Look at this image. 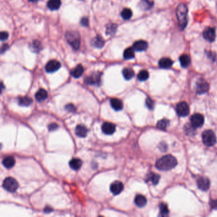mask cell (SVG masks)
I'll return each mask as SVG.
<instances>
[{
	"mask_svg": "<svg viewBox=\"0 0 217 217\" xmlns=\"http://www.w3.org/2000/svg\"><path fill=\"white\" fill-rule=\"evenodd\" d=\"M177 165L176 159L171 155H167L158 159L156 163V168L161 171H169Z\"/></svg>",
	"mask_w": 217,
	"mask_h": 217,
	"instance_id": "6da1fadb",
	"label": "cell"
},
{
	"mask_svg": "<svg viewBox=\"0 0 217 217\" xmlns=\"http://www.w3.org/2000/svg\"><path fill=\"white\" fill-rule=\"evenodd\" d=\"M187 13L188 8L186 5L184 3L180 4L176 10V18L179 26L182 29L186 28L187 24Z\"/></svg>",
	"mask_w": 217,
	"mask_h": 217,
	"instance_id": "7a4b0ae2",
	"label": "cell"
},
{
	"mask_svg": "<svg viewBox=\"0 0 217 217\" xmlns=\"http://www.w3.org/2000/svg\"><path fill=\"white\" fill-rule=\"evenodd\" d=\"M65 38L67 42L75 50H78L80 48L81 38L78 32L68 31L65 34Z\"/></svg>",
	"mask_w": 217,
	"mask_h": 217,
	"instance_id": "3957f363",
	"label": "cell"
},
{
	"mask_svg": "<svg viewBox=\"0 0 217 217\" xmlns=\"http://www.w3.org/2000/svg\"><path fill=\"white\" fill-rule=\"evenodd\" d=\"M203 141L205 145L208 147H212L216 142V138L215 134L211 130H206L202 134Z\"/></svg>",
	"mask_w": 217,
	"mask_h": 217,
	"instance_id": "277c9868",
	"label": "cell"
},
{
	"mask_svg": "<svg viewBox=\"0 0 217 217\" xmlns=\"http://www.w3.org/2000/svg\"><path fill=\"white\" fill-rule=\"evenodd\" d=\"M3 188L10 192H15L19 187V184L17 180L12 177H7L3 183Z\"/></svg>",
	"mask_w": 217,
	"mask_h": 217,
	"instance_id": "5b68a950",
	"label": "cell"
},
{
	"mask_svg": "<svg viewBox=\"0 0 217 217\" xmlns=\"http://www.w3.org/2000/svg\"><path fill=\"white\" fill-rule=\"evenodd\" d=\"M176 112L180 117H186L190 112V108L186 102H180L176 106Z\"/></svg>",
	"mask_w": 217,
	"mask_h": 217,
	"instance_id": "8992f818",
	"label": "cell"
},
{
	"mask_svg": "<svg viewBox=\"0 0 217 217\" xmlns=\"http://www.w3.org/2000/svg\"><path fill=\"white\" fill-rule=\"evenodd\" d=\"M205 122L204 116L200 114H196L193 115L190 118L191 125L193 128H200L203 125Z\"/></svg>",
	"mask_w": 217,
	"mask_h": 217,
	"instance_id": "52a82bcc",
	"label": "cell"
},
{
	"mask_svg": "<svg viewBox=\"0 0 217 217\" xmlns=\"http://www.w3.org/2000/svg\"><path fill=\"white\" fill-rule=\"evenodd\" d=\"M101 79V73L99 72L93 73L91 76L88 77L84 79V82L88 85H99Z\"/></svg>",
	"mask_w": 217,
	"mask_h": 217,
	"instance_id": "ba28073f",
	"label": "cell"
},
{
	"mask_svg": "<svg viewBox=\"0 0 217 217\" xmlns=\"http://www.w3.org/2000/svg\"><path fill=\"white\" fill-rule=\"evenodd\" d=\"M61 66L60 63L57 60H51L47 63L45 69L48 73H53L57 71Z\"/></svg>",
	"mask_w": 217,
	"mask_h": 217,
	"instance_id": "9c48e42d",
	"label": "cell"
},
{
	"mask_svg": "<svg viewBox=\"0 0 217 217\" xmlns=\"http://www.w3.org/2000/svg\"><path fill=\"white\" fill-rule=\"evenodd\" d=\"M102 130L105 134L111 135L116 131V125L111 122H104L102 125Z\"/></svg>",
	"mask_w": 217,
	"mask_h": 217,
	"instance_id": "30bf717a",
	"label": "cell"
},
{
	"mask_svg": "<svg viewBox=\"0 0 217 217\" xmlns=\"http://www.w3.org/2000/svg\"><path fill=\"white\" fill-rule=\"evenodd\" d=\"M197 184L198 187L201 190L206 191L210 188V181L206 177H200L197 179Z\"/></svg>",
	"mask_w": 217,
	"mask_h": 217,
	"instance_id": "8fae6325",
	"label": "cell"
},
{
	"mask_svg": "<svg viewBox=\"0 0 217 217\" xmlns=\"http://www.w3.org/2000/svg\"><path fill=\"white\" fill-rule=\"evenodd\" d=\"M215 29L213 28H207L203 32V37L208 42H212L215 39Z\"/></svg>",
	"mask_w": 217,
	"mask_h": 217,
	"instance_id": "7c38bea8",
	"label": "cell"
},
{
	"mask_svg": "<svg viewBox=\"0 0 217 217\" xmlns=\"http://www.w3.org/2000/svg\"><path fill=\"white\" fill-rule=\"evenodd\" d=\"M209 89L208 83L204 80H199L197 83V93L200 94L206 93Z\"/></svg>",
	"mask_w": 217,
	"mask_h": 217,
	"instance_id": "4fadbf2b",
	"label": "cell"
},
{
	"mask_svg": "<svg viewBox=\"0 0 217 217\" xmlns=\"http://www.w3.org/2000/svg\"><path fill=\"white\" fill-rule=\"evenodd\" d=\"M124 186L122 182H119V181H116V182H113L110 187L111 192L114 195H118L123 190Z\"/></svg>",
	"mask_w": 217,
	"mask_h": 217,
	"instance_id": "5bb4252c",
	"label": "cell"
},
{
	"mask_svg": "<svg viewBox=\"0 0 217 217\" xmlns=\"http://www.w3.org/2000/svg\"><path fill=\"white\" fill-rule=\"evenodd\" d=\"M135 51L137 52H142L146 50L148 48V43L143 40H138L135 42L132 47Z\"/></svg>",
	"mask_w": 217,
	"mask_h": 217,
	"instance_id": "9a60e30c",
	"label": "cell"
},
{
	"mask_svg": "<svg viewBox=\"0 0 217 217\" xmlns=\"http://www.w3.org/2000/svg\"><path fill=\"white\" fill-rule=\"evenodd\" d=\"M83 164V162L81 159L78 158H74L70 160L69 162V166L70 167L75 171L79 170Z\"/></svg>",
	"mask_w": 217,
	"mask_h": 217,
	"instance_id": "2e32d148",
	"label": "cell"
},
{
	"mask_svg": "<svg viewBox=\"0 0 217 217\" xmlns=\"http://www.w3.org/2000/svg\"><path fill=\"white\" fill-rule=\"evenodd\" d=\"M134 202L138 207L143 208L147 204V199L142 195H137L135 198Z\"/></svg>",
	"mask_w": 217,
	"mask_h": 217,
	"instance_id": "e0dca14e",
	"label": "cell"
},
{
	"mask_svg": "<svg viewBox=\"0 0 217 217\" xmlns=\"http://www.w3.org/2000/svg\"><path fill=\"white\" fill-rule=\"evenodd\" d=\"M84 68L81 64H79L76 66L70 72L71 75L74 78H80L83 73Z\"/></svg>",
	"mask_w": 217,
	"mask_h": 217,
	"instance_id": "ac0fdd59",
	"label": "cell"
},
{
	"mask_svg": "<svg viewBox=\"0 0 217 217\" xmlns=\"http://www.w3.org/2000/svg\"><path fill=\"white\" fill-rule=\"evenodd\" d=\"M88 130V129L84 125H78L76 128L75 133L80 138H84L87 136Z\"/></svg>",
	"mask_w": 217,
	"mask_h": 217,
	"instance_id": "d6986e66",
	"label": "cell"
},
{
	"mask_svg": "<svg viewBox=\"0 0 217 217\" xmlns=\"http://www.w3.org/2000/svg\"><path fill=\"white\" fill-rule=\"evenodd\" d=\"M173 61L168 58H163L159 60V66L161 68L168 69L170 68L173 65Z\"/></svg>",
	"mask_w": 217,
	"mask_h": 217,
	"instance_id": "ffe728a7",
	"label": "cell"
},
{
	"mask_svg": "<svg viewBox=\"0 0 217 217\" xmlns=\"http://www.w3.org/2000/svg\"><path fill=\"white\" fill-rule=\"evenodd\" d=\"M111 105L116 111H119L123 109V104L122 101L117 98H113L111 99Z\"/></svg>",
	"mask_w": 217,
	"mask_h": 217,
	"instance_id": "44dd1931",
	"label": "cell"
},
{
	"mask_svg": "<svg viewBox=\"0 0 217 217\" xmlns=\"http://www.w3.org/2000/svg\"><path fill=\"white\" fill-rule=\"evenodd\" d=\"M47 97H48V93L43 88L40 89L35 95V98L36 100L40 102L45 101L47 98Z\"/></svg>",
	"mask_w": 217,
	"mask_h": 217,
	"instance_id": "7402d4cb",
	"label": "cell"
},
{
	"mask_svg": "<svg viewBox=\"0 0 217 217\" xmlns=\"http://www.w3.org/2000/svg\"><path fill=\"white\" fill-rule=\"evenodd\" d=\"M61 5L60 0H49L47 6L48 8L51 10H57Z\"/></svg>",
	"mask_w": 217,
	"mask_h": 217,
	"instance_id": "603a6c76",
	"label": "cell"
},
{
	"mask_svg": "<svg viewBox=\"0 0 217 217\" xmlns=\"http://www.w3.org/2000/svg\"><path fill=\"white\" fill-rule=\"evenodd\" d=\"M3 164L7 168H12L15 164V160L13 157H7L3 160Z\"/></svg>",
	"mask_w": 217,
	"mask_h": 217,
	"instance_id": "cb8c5ba5",
	"label": "cell"
},
{
	"mask_svg": "<svg viewBox=\"0 0 217 217\" xmlns=\"http://www.w3.org/2000/svg\"><path fill=\"white\" fill-rule=\"evenodd\" d=\"M104 39L100 37V36H97L96 37H95L92 40V45L94 47L96 48H102L104 45Z\"/></svg>",
	"mask_w": 217,
	"mask_h": 217,
	"instance_id": "d4e9b609",
	"label": "cell"
},
{
	"mask_svg": "<svg viewBox=\"0 0 217 217\" xmlns=\"http://www.w3.org/2000/svg\"><path fill=\"white\" fill-rule=\"evenodd\" d=\"M123 75L126 80H131L135 76V72L131 68H126L123 70Z\"/></svg>",
	"mask_w": 217,
	"mask_h": 217,
	"instance_id": "484cf974",
	"label": "cell"
},
{
	"mask_svg": "<svg viewBox=\"0 0 217 217\" xmlns=\"http://www.w3.org/2000/svg\"><path fill=\"white\" fill-rule=\"evenodd\" d=\"M190 61H191L189 56L186 55V54H184V55L181 56L180 58V64L183 68L188 67L190 64Z\"/></svg>",
	"mask_w": 217,
	"mask_h": 217,
	"instance_id": "4316f807",
	"label": "cell"
},
{
	"mask_svg": "<svg viewBox=\"0 0 217 217\" xmlns=\"http://www.w3.org/2000/svg\"><path fill=\"white\" fill-rule=\"evenodd\" d=\"M123 57L125 59H132L135 58V50L133 48H126L123 53Z\"/></svg>",
	"mask_w": 217,
	"mask_h": 217,
	"instance_id": "83f0119b",
	"label": "cell"
},
{
	"mask_svg": "<svg viewBox=\"0 0 217 217\" xmlns=\"http://www.w3.org/2000/svg\"><path fill=\"white\" fill-rule=\"evenodd\" d=\"M160 179V176L156 173H150L147 176V180L150 181L153 185H157Z\"/></svg>",
	"mask_w": 217,
	"mask_h": 217,
	"instance_id": "f1b7e54d",
	"label": "cell"
},
{
	"mask_svg": "<svg viewBox=\"0 0 217 217\" xmlns=\"http://www.w3.org/2000/svg\"><path fill=\"white\" fill-rule=\"evenodd\" d=\"M32 103V99L29 97L25 96L19 98V104L22 106H29Z\"/></svg>",
	"mask_w": 217,
	"mask_h": 217,
	"instance_id": "f546056e",
	"label": "cell"
},
{
	"mask_svg": "<svg viewBox=\"0 0 217 217\" xmlns=\"http://www.w3.org/2000/svg\"><path fill=\"white\" fill-rule=\"evenodd\" d=\"M170 122L167 119H162L158 121L157 124V128L161 130H166L169 125Z\"/></svg>",
	"mask_w": 217,
	"mask_h": 217,
	"instance_id": "4dcf8cb0",
	"label": "cell"
},
{
	"mask_svg": "<svg viewBox=\"0 0 217 217\" xmlns=\"http://www.w3.org/2000/svg\"><path fill=\"white\" fill-rule=\"evenodd\" d=\"M149 74L147 70H141L138 74V79L140 81H146L149 78Z\"/></svg>",
	"mask_w": 217,
	"mask_h": 217,
	"instance_id": "1f68e13d",
	"label": "cell"
},
{
	"mask_svg": "<svg viewBox=\"0 0 217 217\" xmlns=\"http://www.w3.org/2000/svg\"><path fill=\"white\" fill-rule=\"evenodd\" d=\"M132 16V12L130 8H124L121 12V17L124 20H128Z\"/></svg>",
	"mask_w": 217,
	"mask_h": 217,
	"instance_id": "d6a6232c",
	"label": "cell"
},
{
	"mask_svg": "<svg viewBox=\"0 0 217 217\" xmlns=\"http://www.w3.org/2000/svg\"><path fill=\"white\" fill-rule=\"evenodd\" d=\"M153 3H151L149 0H142L140 4V7L143 10H148L152 7Z\"/></svg>",
	"mask_w": 217,
	"mask_h": 217,
	"instance_id": "836d02e7",
	"label": "cell"
},
{
	"mask_svg": "<svg viewBox=\"0 0 217 217\" xmlns=\"http://www.w3.org/2000/svg\"><path fill=\"white\" fill-rule=\"evenodd\" d=\"M159 209L161 213L163 215H166L169 213V209L168 208V206L165 203H161L159 205Z\"/></svg>",
	"mask_w": 217,
	"mask_h": 217,
	"instance_id": "e575fe53",
	"label": "cell"
},
{
	"mask_svg": "<svg viewBox=\"0 0 217 217\" xmlns=\"http://www.w3.org/2000/svg\"><path fill=\"white\" fill-rule=\"evenodd\" d=\"M146 104L147 107L150 110H153L154 106V102L150 98H147L146 100Z\"/></svg>",
	"mask_w": 217,
	"mask_h": 217,
	"instance_id": "d590c367",
	"label": "cell"
},
{
	"mask_svg": "<svg viewBox=\"0 0 217 217\" xmlns=\"http://www.w3.org/2000/svg\"><path fill=\"white\" fill-rule=\"evenodd\" d=\"M9 34L6 31H1L0 32V40L5 41L8 38Z\"/></svg>",
	"mask_w": 217,
	"mask_h": 217,
	"instance_id": "8d00e7d4",
	"label": "cell"
},
{
	"mask_svg": "<svg viewBox=\"0 0 217 217\" xmlns=\"http://www.w3.org/2000/svg\"><path fill=\"white\" fill-rule=\"evenodd\" d=\"M116 25L115 24H112V25H109L107 27V34H113L114 32L116 31Z\"/></svg>",
	"mask_w": 217,
	"mask_h": 217,
	"instance_id": "74e56055",
	"label": "cell"
},
{
	"mask_svg": "<svg viewBox=\"0 0 217 217\" xmlns=\"http://www.w3.org/2000/svg\"><path fill=\"white\" fill-rule=\"evenodd\" d=\"M34 49L33 50L35 51L36 52H37V51H39L40 50V48H41V44L40 42H38V41H34L33 42V45H32V47Z\"/></svg>",
	"mask_w": 217,
	"mask_h": 217,
	"instance_id": "f35d334b",
	"label": "cell"
},
{
	"mask_svg": "<svg viewBox=\"0 0 217 217\" xmlns=\"http://www.w3.org/2000/svg\"><path fill=\"white\" fill-rule=\"evenodd\" d=\"M59 128V125L55 123H52L48 125V129L50 131H55Z\"/></svg>",
	"mask_w": 217,
	"mask_h": 217,
	"instance_id": "ab89813d",
	"label": "cell"
},
{
	"mask_svg": "<svg viewBox=\"0 0 217 217\" xmlns=\"http://www.w3.org/2000/svg\"><path fill=\"white\" fill-rule=\"evenodd\" d=\"M65 108H66V110L69 112H75L76 110L75 106L73 104H67L65 106Z\"/></svg>",
	"mask_w": 217,
	"mask_h": 217,
	"instance_id": "60d3db41",
	"label": "cell"
},
{
	"mask_svg": "<svg viewBox=\"0 0 217 217\" xmlns=\"http://www.w3.org/2000/svg\"><path fill=\"white\" fill-rule=\"evenodd\" d=\"M9 48L8 45L7 44H4L1 47H0V53H3L4 52H5L6 50H7Z\"/></svg>",
	"mask_w": 217,
	"mask_h": 217,
	"instance_id": "b9f144b4",
	"label": "cell"
},
{
	"mask_svg": "<svg viewBox=\"0 0 217 217\" xmlns=\"http://www.w3.org/2000/svg\"><path fill=\"white\" fill-rule=\"evenodd\" d=\"M81 23L84 26H87L88 25V20L87 18H83L81 21Z\"/></svg>",
	"mask_w": 217,
	"mask_h": 217,
	"instance_id": "7bdbcfd3",
	"label": "cell"
},
{
	"mask_svg": "<svg viewBox=\"0 0 217 217\" xmlns=\"http://www.w3.org/2000/svg\"><path fill=\"white\" fill-rule=\"evenodd\" d=\"M211 206L212 208L217 209V200L212 201L211 202Z\"/></svg>",
	"mask_w": 217,
	"mask_h": 217,
	"instance_id": "ee69618b",
	"label": "cell"
},
{
	"mask_svg": "<svg viewBox=\"0 0 217 217\" xmlns=\"http://www.w3.org/2000/svg\"><path fill=\"white\" fill-rule=\"evenodd\" d=\"M5 89V86L3 85V83L0 82V93H2V92Z\"/></svg>",
	"mask_w": 217,
	"mask_h": 217,
	"instance_id": "f6af8a7d",
	"label": "cell"
},
{
	"mask_svg": "<svg viewBox=\"0 0 217 217\" xmlns=\"http://www.w3.org/2000/svg\"><path fill=\"white\" fill-rule=\"evenodd\" d=\"M52 209L50 208V207H46L45 209V213H50L51 211H52Z\"/></svg>",
	"mask_w": 217,
	"mask_h": 217,
	"instance_id": "bcb514c9",
	"label": "cell"
},
{
	"mask_svg": "<svg viewBox=\"0 0 217 217\" xmlns=\"http://www.w3.org/2000/svg\"><path fill=\"white\" fill-rule=\"evenodd\" d=\"M29 1L32 2H37L40 1V0H29Z\"/></svg>",
	"mask_w": 217,
	"mask_h": 217,
	"instance_id": "7dc6e473",
	"label": "cell"
},
{
	"mask_svg": "<svg viewBox=\"0 0 217 217\" xmlns=\"http://www.w3.org/2000/svg\"><path fill=\"white\" fill-rule=\"evenodd\" d=\"M2 149V144H0V149Z\"/></svg>",
	"mask_w": 217,
	"mask_h": 217,
	"instance_id": "c3c4849f",
	"label": "cell"
}]
</instances>
